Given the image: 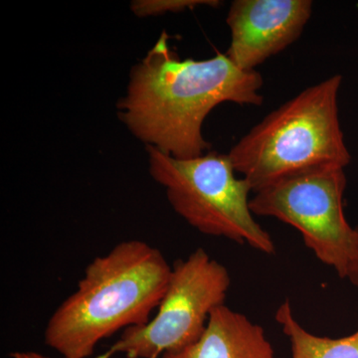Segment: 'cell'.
I'll list each match as a JSON object with an SVG mask.
<instances>
[{"mask_svg": "<svg viewBox=\"0 0 358 358\" xmlns=\"http://www.w3.org/2000/svg\"><path fill=\"white\" fill-rule=\"evenodd\" d=\"M167 41L164 32L131 69L119 115L147 147L192 159L210 147L202 134L209 113L222 103L262 105L263 78L257 71L240 70L226 54L181 59Z\"/></svg>", "mask_w": 358, "mask_h": 358, "instance_id": "6da1fadb", "label": "cell"}, {"mask_svg": "<svg viewBox=\"0 0 358 358\" xmlns=\"http://www.w3.org/2000/svg\"><path fill=\"white\" fill-rule=\"evenodd\" d=\"M171 268L141 240L115 245L85 268L76 291L52 313L44 343L67 358H88L103 339L152 320L166 293Z\"/></svg>", "mask_w": 358, "mask_h": 358, "instance_id": "7a4b0ae2", "label": "cell"}, {"mask_svg": "<svg viewBox=\"0 0 358 358\" xmlns=\"http://www.w3.org/2000/svg\"><path fill=\"white\" fill-rule=\"evenodd\" d=\"M343 77L303 90L245 134L228 154L253 192L280 179L324 166L345 169L350 157L338 115Z\"/></svg>", "mask_w": 358, "mask_h": 358, "instance_id": "3957f363", "label": "cell"}, {"mask_svg": "<svg viewBox=\"0 0 358 358\" xmlns=\"http://www.w3.org/2000/svg\"><path fill=\"white\" fill-rule=\"evenodd\" d=\"M150 173L166 188L173 210L202 234L247 244L274 254L270 234L257 223L250 208L251 185L237 178L228 155L209 152L192 159H176L147 147Z\"/></svg>", "mask_w": 358, "mask_h": 358, "instance_id": "277c9868", "label": "cell"}, {"mask_svg": "<svg viewBox=\"0 0 358 358\" xmlns=\"http://www.w3.org/2000/svg\"><path fill=\"white\" fill-rule=\"evenodd\" d=\"M345 169L324 166L294 174L255 192L252 213L296 228L324 265L345 279L357 255V236L343 210Z\"/></svg>", "mask_w": 358, "mask_h": 358, "instance_id": "5b68a950", "label": "cell"}, {"mask_svg": "<svg viewBox=\"0 0 358 358\" xmlns=\"http://www.w3.org/2000/svg\"><path fill=\"white\" fill-rule=\"evenodd\" d=\"M231 286L227 268L204 249L194 250L171 268L166 293L154 317L122 331L107 352L96 358L124 353L128 358H159L196 343L211 313L224 306Z\"/></svg>", "mask_w": 358, "mask_h": 358, "instance_id": "8992f818", "label": "cell"}, {"mask_svg": "<svg viewBox=\"0 0 358 358\" xmlns=\"http://www.w3.org/2000/svg\"><path fill=\"white\" fill-rule=\"evenodd\" d=\"M312 11L310 0H235L226 20L231 31L226 56L240 70L256 71L300 38Z\"/></svg>", "mask_w": 358, "mask_h": 358, "instance_id": "52a82bcc", "label": "cell"}, {"mask_svg": "<svg viewBox=\"0 0 358 358\" xmlns=\"http://www.w3.org/2000/svg\"><path fill=\"white\" fill-rule=\"evenodd\" d=\"M162 358H275V352L260 324L224 305L211 313L196 343Z\"/></svg>", "mask_w": 358, "mask_h": 358, "instance_id": "ba28073f", "label": "cell"}, {"mask_svg": "<svg viewBox=\"0 0 358 358\" xmlns=\"http://www.w3.org/2000/svg\"><path fill=\"white\" fill-rule=\"evenodd\" d=\"M275 317L291 343L292 358H358V331L341 338L315 336L294 317L289 301L280 306Z\"/></svg>", "mask_w": 358, "mask_h": 358, "instance_id": "9c48e42d", "label": "cell"}, {"mask_svg": "<svg viewBox=\"0 0 358 358\" xmlns=\"http://www.w3.org/2000/svg\"><path fill=\"white\" fill-rule=\"evenodd\" d=\"M219 6L217 0H136L131 3L134 13L141 17L166 13H181L199 6Z\"/></svg>", "mask_w": 358, "mask_h": 358, "instance_id": "30bf717a", "label": "cell"}, {"mask_svg": "<svg viewBox=\"0 0 358 358\" xmlns=\"http://www.w3.org/2000/svg\"><path fill=\"white\" fill-rule=\"evenodd\" d=\"M355 231H357V255H355V260L352 261V265H350V268H348L345 279H348V281L350 282V284L358 291V226L355 227Z\"/></svg>", "mask_w": 358, "mask_h": 358, "instance_id": "8fae6325", "label": "cell"}, {"mask_svg": "<svg viewBox=\"0 0 358 358\" xmlns=\"http://www.w3.org/2000/svg\"><path fill=\"white\" fill-rule=\"evenodd\" d=\"M11 358H50L48 357H45V355H41V353L35 352H13L10 355ZM61 358H67V357H61Z\"/></svg>", "mask_w": 358, "mask_h": 358, "instance_id": "7c38bea8", "label": "cell"}]
</instances>
